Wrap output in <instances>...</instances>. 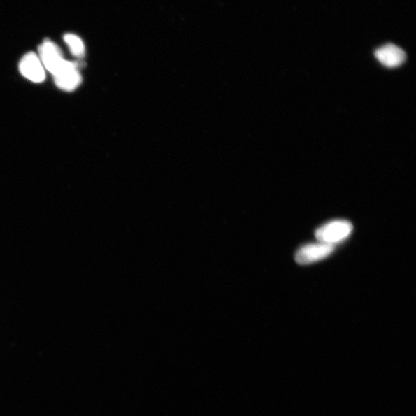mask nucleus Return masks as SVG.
Wrapping results in <instances>:
<instances>
[{
	"label": "nucleus",
	"instance_id": "nucleus-1",
	"mask_svg": "<svg viewBox=\"0 0 416 416\" xmlns=\"http://www.w3.org/2000/svg\"><path fill=\"white\" fill-rule=\"evenodd\" d=\"M352 224L347 221L336 220L325 224L315 231V237L322 243L335 245L350 237Z\"/></svg>",
	"mask_w": 416,
	"mask_h": 416
},
{
	"label": "nucleus",
	"instance_id": "nucleus-2",
	"mask_svg": "<svg viewBox=\"0 0 416 416\" xmlns=\"http://www.w3.org/2000/svg\"><path fill=\"white\" fill-rule=\"evenodd\" d=\"M78 62H68L54 75L55 82L58 88L65 92H73L82 83V76Z\"/></svg>",
	"mask_w": 416,
	"mask_h": 416
},
{
	"label": "nucleus",
	"instance_id": "nucleus-3",
	"mask_svg": "<svg viewBox=\"0 0 416 416\" xmlns=\"http://www.w3.org/2000/svg\"><path fill=\"white\" fill-rule=\"evenodd\" d=\"M334 251L335 245L322 243L319 241L317 243L308 244L300 248L294 259L298 264L306 266V264L327 259Z\"/></svg>",
	"mask_w": 416,
	"mask_h": 416
},
{
	"label": "nucleus",
	"instance_id": "nucleus-4",
	"mask_svg": "<svg viewBox=\"0 0 416 416\" xmlns=\"http://www.w3.org/2000/svg\"><path fill=\"white\" fill-rule=\"evenodd\" d=\"M41 62L50 73L54 76L66 62L62 51L56 43L45 41L39 48Z\"/></svg>",
	"mask_w": 416,
	"mask_h": 416
},
{
	"label": "nucleus",
	"instance_id": "nucleus-5",
	"mask_svg": "<svg viewBox=\"0 0 416 416\" xmlns=\"http://www.w3.org/2000/svg\"><path fill=\"white\" fill-rule=\"evenodd\" d=\"M19 69L25 78L34 83H42L46 78L45 68L35 52H30L22 57Z\"/></svg>",
	"mask_w": 416,
	"mask_h": 416
},
{
	"label": "nucleus",
	"instance_id": "nucleus-6",
	"mask_svg": "<svg viewBox=\"0 0 416 416\" xmlns=\"http://www.w3.org/2000/svg\"><path fill=\"white\" fill-rule=\"evenodd\" d=\"M378 60L385 67L396 68L406 62V55L403 49L394 44H385L375 52Z\"/></svg>",
	"mask_w": 416,
	"mask_h": 416
},
{
	"label": "nucleus",
	"instance_id": "nucleus-7",
	"mask_svg": "<svg viewBox=\"0 0 416 416\" xmlns=\"http://www.w3.org/2000/svg\"><path fill=\"white\" fill-rule=\"evenodd\" d=\"M64 40L74 57L78 58L85 57V45L78 36L67 34L64 36Z\"/></svg>",
	"mask_w": 416,
	"mask_h": 416
}]
</instances>
